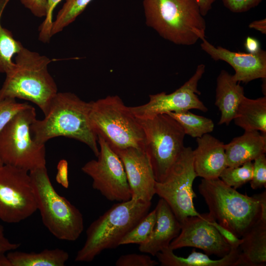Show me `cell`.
<instances>
[{"label": "cell", "mask_w": 266, "mask_h": 266, "mask_svg": "<svg viewBox=\"0 0 266 266\" xmlns=\"http://www.w3.org/2000/svg\"><path fill=\"white\" fill-rule=\"evenodd\" d=\"M91 101L86 102L71 92H58L47 113L31 125L33 140L45 144L52 138L65 137L87 145L96 157L99 153L98 137L90 123Z\"/></svg>", "instance_id": "1"}, {"label": "cell", "mask_w": 266, "mask_h": 266, "mask_svg": "<svg viewBox=\"0 0 266 266\" xmlns=\"http://www.w3.org/2000/svg\"><path fill=\"white\" fill-rule=\"evenodd\" d=\"M15 65L7 72L0 89V100L19 99L31 101L44 115L57 94V84L48 70L51 60L23 47L15 56Z\"/></svg>", "instance_id": "2"}, {"label": "cell", "mask_w": 266, "mask_h": 266, "mask_svg": "<svg viewBox=\"0 0 266 266\" xmlns=\"http://www.w3.org/2000/svg\"><path fill=\"white\" fill-rule=\"evenodd\" d=\"M146 24L162 37L190 46L205 38L206 22L196 0H143Z\"/></svg>", "instance_id": "3"}, {"label": "cell", "mask_w": 266, "mask_h": 266, "mask_svg": "<svg viewBox=\"0 0 266 266\" xmlns=\"http://www.w3.org/2000/svg\"><path fill=\"white\" fill-rule=\"evenodd\" d=\"M151 201L130 199L114 204L94 221L75 261L90 262L102 251L115 249L126 233L148 212Z\"/></svg>", "instance_id": "4"}, {"label": "cell", "mask_w": 266, "mask_h": 266, "mask_svg": "<svg viewBox=\"0 0 266 266\" xmlns=\"http://www.w3.org/2000/svg\"><path fill=\"white\" fill-rule=\"evenodd\" d=\"M210 215L219 224L241 238L260 220L258 199L240 193L220 178L202 179L199 185Z\"/></svg>", "instance_id": "5"}, {"label": "cell", "mask_w": 266, "mask_h": 266, "mask_svg": "<svg viewBox=\"0 0 266 266\" xmlns=\"http://www.w3.org/2000/svg\"><path fill=\"white\" fill-rule=\"evenodd\" d=\"M90 123L97 136L115 151L129 147L144 150L145 135L137 118L118 96L91 101Z\"/></svg>", "instance_id": "6"}, {"label": "cell", "mask_w": 266, "mask_h": 266, "mask_svg": "<svg viewBox=\"0 0 266 266\" xmlns=\"http://www.w3.org/2000/svg\"><path fill=\"white\" fill-rule=\"evenodd\" d=\"M29 173L35 192L37 210L44 225L60 240H77L84 230L81 212L55 190L46 167L35 169Z\"/></svg>", "instance_id": "7"}, {"label": "cell", "mask_w": 266, "mask_h": 266, "mask_svg": "<svg viewBox=\"0 0 266 266\" xmlns=\"http://www.w3.org/2000/svg\"><path fill=\"white\" fill-rule=\"evenodd\" d=\"M36 119L30 105L15 115L0 131V166L6 165L30 172L46 167L45 144L33 139L31 125Z\"/></svg>", "instance_id": "8"}, {"label": "cell", "mask_w": 266, "mask_h": 266, "mask_svg": "<svg viewBox=\"0 0 266 266\" xmlns=\"http://www.w3.org/2000/svg\"><path fill=\"white\" fill-rule=\"evenodd\" d=\"M137 119L144 133V150L150 159L156 182H162L185 147L186 134L181 126L168 114Z\"/></svg>", "instance_id": "9"}, {"label": "cell", "mask_w": 266, "mask_h": 266, "mask_svg": "<svg viewBox=\"0 0 266 266\" xmlns=\"http://www.w3.org/2000/svg\"><path fill=\"white\" fill-rule=\"evenodd\" d=\"M197 177L193 150L185 147L164 180L156 182V194L167 203L180 223L188 217L200 214L194 203L197 196L193 185Z\"/></svg>", "instance_id": "10"}, {"label": "cell", "mask_w": 266, "mask_h": 266, "mask_svg": "<svg viewBox=\"0 0 266 266\" xmlns=\"http://www.w3.org/2000/svg\"><path fill=\"white\" fill-rule=\"evenodd\" d=\"M37 210L29 172L10 165L0 166V220L7 223H19Z\"/></svg>", "instance_id": "11"}, {"label": "cell", "mask_w": 266, "mask_h": 266, "mask_svg": "<svg viewBox=\"0 0 266 266\" xmlns=\"http://www.w3.org/2000/svg\"><path fill=\"white\" fill-rule=\"evenodd\" d=\"M98 137L97 160L87 162L81 170L92 179V187L110 201L131 199V191L123 163L117 154L100 136Z\"/></svg>", "instance_id": "12"}, {"label": "cell", "mask_w": 266, "mask_h": 266, "mask_svg": "<svg viewBox=\"0 0 266 266\" xmlns=\"http://www.w3.org/2000/svg\"><path fill=\"white\" fill-rule=\"evenodd\" d=\"M205 66H198L193 76L180 88L167 94L161 92L149 95V100L144 104L130 106L135 117L145 119L157 115L169 112H179L190 109H198L206 112L208 108L199 99L200 92L198 89V83L205 72Z\"/></svg>", "instance_id": "13"}, {"label": "cell", "mask_w": 266, "mask_h": 266, "mask_svg": "<svg viewBox=\"0 0 266 266\" xmlns=\"http://www.w3.org/2000/svg\"><path fill=\"white\" fill-rule=\"evenodd\" d=\"M180 223L179 234L169 244L171 249L191 247L221 258L230 252L231 246L210 223L208 213L188 217Z\"/></svg>", "instance_id": "14"}, {"label": "cell", "mask_w": 266, "mask_h": 266, "mask_svg": "<svg viewBox=\"0 0 266 266\" xmlns=\"http://www.w3.org/2000/svg\"><path fill=\"white\" fill-rule=\"evenodd\" d=\"M122 161L131 191V199L151 201L156 179L150 159L142 149L129 147L114 151Z\"/></svg>", "instance_id": "15"}, {"label": "cell", "mask_w": 266, "mask_h": 266, "mask_svg": "<svg viewBox=\"0 0 266 266\" xmlns=\"http://www.w3.org/2000/svg\"><path fill=\"white\" fill-rule=\"evenodd\" d=\"M200 44L201 49L214 60L227 62L235 71L232 75L237 82L247 83L253 80L266 78V51L261 49L252 54L233 52L221 46L215 47L205 38Z\"/></svg>", "instance_id": "16"}, {"label": "cell", "mask_w": 266, "mask_h": 266, "mask_svg": "<svg viewBox=\"0 0 266 266\" xmlns=\"http://www.w3.org/2000/svg\"><path fill=\"white\" fill-rule=\"evenodd\" d=\"M193 150L194 169L197 177L205 179L219 178L227 167L225 144L209 133L197 138Z\"/></svg>", "instance_id": "17"}, {"label": "cell", "mask_w": 266, "mask_h": 266, "mask_svg": "<svg viewBox=\"0 0 266 266\" xmlns=\"http://www.w3.org/2000/svg\"><path fill=\"white\" fill-rule=\"evenodd\" d=\"M156 222L148 240L139 245L141 252L153 256L169 247L170 242L179 234L181 223L167 203L161 198L155 208Z\"/></svg>", "instance_id": "18"}, {"label": "cell", "mask_w": 266, "mask_h": 266, "mask_svg": "<svg viewBox=\"0 0 266 266\" xmlns=\"http://www.w3.org/2000/svg\"><path fill=\"white\" fill-rule=\"evenodd\" d=\"M266 134L259 131H244L225 144L228 166L236 167L252 162L266 152Z\"/></svg>", "instance_id": "19"}, {"label": "cell", "mask_w": 266, "mask_h": 266, "mask_svg": "<svg viewBox=\"0 0 266 266\" xmlns=\"http://www.w3.org/2000/svg\"><path fill=\"white\" fill-rule=\"evenodd\" d=\"M244 97L243 87L222 69L217 78L215 102L221 113L219 125H229Z\"/></svg>", "instance_id": "20"}, {"label": "cell", "mask_w": 266, "mask_h": 266, "mask_svg": "<svg viewBox=\"0 0 266 266\" xmlns=\"http://www.w3.org/2000/svg\"><path fill=\"white\" fill-rule=\"evenodd\" d=\"M162 266H239L238 248H231L230 252L218 260H213L209 255L193 249L187 257L176 255L169 247L158 252L156 256Z\"/></svg>", "instance_id": "21"}, {"label": "cell", "mask_w": 266, "mask_h": 266, "mask_svg": "<svg viewBox=\"0 0 266 266\" xmlns=\"http://www.w3.org/2000/svg\"><path fill=\"white\" fill-rule=\"evenodd\" d=\"M241 238L240 266H266V223L259 220Z\"/></svg>", "instance_id": "22"}, {"label": "cell", "mask_w": 266, "mask_h": 266, "mask_svg": "<svg viewBox=\"0 0 266 266\" xmlns=\"http://www.w3.org/2000/svg\"><path fill=\"white\" fill-rule=\"evenodd\" d=\"M233 120L244 131H257L266 134V97L251 99L245 96Z\"/></svg>", "instance_id": "23"}, {"label": "cell", "mask_w": 266, "mask_h": 266, "mask_svg": "<svg viewBox=\"0 0 266 266\" xmlns=\"http://www.w3.org/2000/svg\"><path fill=\"white\" fill-rule=\"evenodd\" d=\"M7 256L11 266H64L69 258L66 251L46 249L40 252L9 251Z\"/></svg>", "instance_id": "24"}, {"label": "cell", "mask_w": 266, "mask_h": 266, "mask_svg": "<svg viewBox=\"0 0 266 266\" xmlns=\"http://www.w3.org/2000/svg\"><path fill=\"white\" fill-rule=\"evenodd\" d=\"M10 0H0V73H6L14 67L13 57L24 47L16 40L12 33L3 28L0 23L2 13Z\"/></svg>", "instance_id": "25"}, {"label": "cell", "mask_w": 266, "mask_h": 266, "mask_svg": "<svg viewBox=\"0 0 266 266\" xmlns=\"http://www.w3.org/2000/svg\"><path fill=\"white\" fill-rule=\"evenodd\" d=\"M168 114L182 127L185 134L194 138L201 137L214 130V124L210 118L195 114L189 110Z\"/></svg>", "instance_id": "26"}, {"label": "cell", "mask_w": 266, "mask_h": 266, "mask_svg": "<svg viewBox=\"0 0 266 266\" xmlns=\"http://www.w3.org/2000/svg\"><path fill=\"white\" fill-rule=\"evenodd\" d=\"M93 0H66L53 21L51 36L61 32L82 13Z\"/></svg>", "instance_id": "27"}, {"label": "cell", "mask_w": 266, "mask_h": 266, "mask_svg": "<svg viewBox=\"0 0 266 266\" xmlns=\"http://www.w3.org/2000/svg\"><path fill=\"white\" fill-rule=\"evenodd\" d=\"M156 211L154 209L148 212L126 234L120 242L119 245L145 243L149 238L156 222Z\"/></svg>", "instance_id": "28"}, {"label": "cell", "mask_w": 266, "mask_h": 266, "mask_svg": "<svg viewBox=\"0 0 266 266\" xmlns=\"http://www.w3.org/2000/svg\"><path fill=\"white\" fill-rule=\"evenodd\" d=\"M253 168L252 162L236 167L227 166L222 171L219 178L225 184L236 189L251 181Z\"/></svg>", "instance_id": "29"}, {"label": "cell", "mask_w": 266, "mask_h": 266, "mask_svg": "<svg viewBox=\"0 0 266 266\" xmlns=\"http://www.w3.org/2000/svg\"><path fill=\"white\" fill-rule=\"evenodd\" d=\"M30 105L27 102H18L14 99L0 100V131L15 115Z\"/></svg>", "instance_id": "30"}, {"label": "cell", "mask_w": 266, "mask_h": 266, "mask_svg": "<svg viewBox=\"0 0 266 266\" xmlns=\"http://www.w3.org/2000/svg\"><path fill=\"white\" fill-rule=\"evenodd\" d=\"M250 186L253 190L266 187V157L263 154L254 160Z\"/></svg>", "instance_id": "31"}, {"label": "cell", "mask_w": 266, "mask_h": 266, "mask_svg": "<svg viewBox=\"0 0 266 266\" xmlns=\"http://www.w3.org/2000/svg\"><path fill=\"white\" fill-rule=\"evenodd\" d=\"M159 262L144 254H128L121 255L116 260V266H155Z\"/></svg>", "instance_id": "32"}, {"label": "cell", "mask_w": 266, "mask_h": 266, "mask_svg": "<svg viewBox=\"0 0 266 266\" xmlns=\"http://www.w3.org/2000/svg\"><path fill=\"white\" fill-rule=\"evenodd\" d=\"M62 0H47V14L39 28V40L44 43L49 42L53 23V13L55 8Z\"/></svg>", "instance_id": "33"}, {"label": "cell", "mask_w": 266, "mask_h": 266, "mask_svg": "<svg viewBox=\"0 0 266 266\" xmlns=\"http://www.w3.org/2000/svg\"><path fill=\"white\" fill-rule=\"evenodd\" d=\"M210 223L215 227L225 241L231 246V248H238L242 240L229 229L219 224L208 213Z\"/></svg>", "instance_id": "34"}, {"label": "cell", "mask_w": 266, "mask_h": 266, "mask_svg": "<svg viewBox=\"0 0 266 266\" xmlns=\"http://www.w3.org/2000/svg\"><path fill=\"white\" fill-rule=\"evenodd\" d=\"M263 0H222L224 6L232 12L241 13L257 6Z\"/></svg>", "instance_id": "35"}, {"label": "cell", "mask_w": 266, "mask_h": 266, "mask_svg": "<svg viewBox=\"0 0 266 266\" xmlns=\"http://www.w3.org/2000/svg\"><path fill=\"white\" fill-rule=\"evenodd\" d=\"M21 3L35 16L45 17L47 14V0H20Z\"/></svg>", "instance_id": "36"}, {"label": "cell", "mask_w": 266, "mask_h": 266, "mask_svg": "<svg viewBox=\"0 0 266 266\" xmlns=\"http://www.w3.org/2000/svg\"><path fill=\"white\" fill-rule=\"evenodd\" d=\"M57 169L56 181L63 187L68 188L69 181L68 179L67 162L64 159L60 160L57 165Z\"/></svg>", "instance_id": "37"}, {"label": "cell", "mask_w": 266, "mask_h": 266, "mask_svg": "<svg viewBox=\"0 0 266 266\" xmlns=\"http://www.w3.org/2000/svg\"><path fill=\"white\" fill-rule=\"evenodd\" d=\"M21 245L19 243L11 242L4 235V228L0 224V254L14 250Z\"/></svg>", "instance_id": "38"}, {"label": "cell", "mask_w": 266, "mask_h": 266, "mask_svg": "<svg viewBox=\"0 0 266 266\" xmlns=\"http://www.w3.org/2000/svg\"><path fill=\"white\" fill-rule=\"evenodd\" d=\"M244 47L248 53L252 54L258 53L261 49L258 40L250 36L246 37L244 43Z\"/></svg>", "instance_id": "39"}, {"label": "cell", "mask_w": 266, "mask_h": 266, "mask_svg": "<svg viewBox=\"0 0 266 266\" xmlns=\"http://www.w3.org/2000/svg\"><path fill=\"white\" fill-rule=\"evenodd\" d=\"M254 196L258 199L261 207L260 220L266 223V192H264Z\"/></svg>", "instance_id": "40"}, {"label": "cell", "mask_w": 266, "mask_h": 266, "mask_svg": "<svg viewBox=\"0 0 266 266\" xmlns=\"http://www.w3.org/2000/svg\"><path fill=\"white\" fill-rule=\"evenodd\" d=\"M201 14L205 16L212 8V5L216 0H196Z\"/></svg>", "instance_id": "41"}, {"label": "cell", "mask_w": 266, "mask_h": 266, "mask_svg": "<svg viewBox=\"0 0 266 266\" xmlns=\"http://www.w3.org/2000/svg\"><path fill=\"white\" fill-rule=\"evenodd\" d=\"M250 29L257 30L262 33L266 34V19L264 18L259 20L254 21L250 23L248 26Z\"/></svg>", "instance_id": "42"}, {"label": "cell", "mask_w": 266, "mask_h": 266, "mask_svg": "<svg viewBox=\"0 0 266 266\" xmlns=\"http://www.w3.org/2000/svg\"><path fill=\"white\" fill-rule=\"evenodd\" d=\"M0 266H11L10 261L5 253L0 254Z\"/></svg>", "instance_id": "43"}]
</instances>
